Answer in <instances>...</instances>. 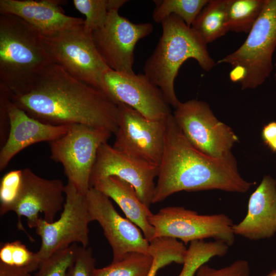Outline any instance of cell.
I'll list each match as a JSON object with an SVG mask.
<instances>
[{"mask_svg": "<svg viewBox=\"0 0 276 276\" xmlns=\"http://www.w3.org/2000/svg\"><path fill=\"white\" fill-rule=\"evenodd\" d=\"M209 0H154L153 20L161 23L171 14L181 19L191 27L195 18Z\"/></svg>", "mask_w": 276, "mask_h": 276, "instance_id": "obj_25", "label": "cell"}, {"mask_svg": "<svg viewBox=\"0 0 276 276\" xmlns=\"http://www.w3.org/2000/svg\"><path fill=\"white\" fill-rule=\"evenodd\" d=\"M274 67L275 68V72H274V80H275V82L276 83V60H275V62L274 63Z\"/></svg>", "mask_w": 276, "mask_h": 276, "instance_id": "obj_40", "label": "cell"}, {"mask_svg": "<svg viewBox=\"0 0 276 276\" xmlns=\"http://www.w3.org/2000/svg\"><path fill=\"white\" fill-rule=\"evenodd\" d=\"M172 115L188 141L207 155L216 157L226 155L239 141L233 130L219 121L204 101L192 99L180 102Z\"/></svg>", "mask_w": 276, "mask_h": 276, "instance_id": "obj_10", "label": "cell"}, {"mask_svg": "<svg viewBox=\"0 0 276 276\" xmlns=\"http://www.w3.org/2000/svg\"><path fill=\"white\" fill-rule=\"evenodd\" d=\"M77 248V246L73 244L54 252L41 262L34 276H65L74 261Z\"/></svg>", "mask_w": 276, "mask_h": 276, "instance_id": "obj_29", "label": "cell"}, {"mask_svg": "<svg viewBox=\"0 0 276 276\" xmlns=\"http://www.w3.org/2000/svg\"><path fill=\"white\" fill-rule=\"evenodd\" d=\"M12 101L30 117L55 126L82 124L115 134L119 104L102 90L77 79L55 63L44 67Z\"/></svg>", "mask_w": 276, "mask_h": 276, "instance_id": "obj_1", "label": "cell"}, {"mask_svg": "<svg viewBox=\"0 0 276 276\" xmlns=\"http://www.w3.org/2000/svg\"><path fill=\"white\" fill-rule=\"evenodd\" d=\"M265 0H227L228 31L248 33L263 10Z\"/></svg>", "mask_w": 276, "mask_h": 276, "instance_id": "obj_22", "label": "cell"}, {"mask_svg": "<svg viewBox=\"0 0 276 276\" xmlns=\"http://www.w3.org/2000/svg\"><path fill=\"white\" fill-rule=\"evenodd\" d=\"M276 49V0H265L263 10L243 43L216 64L241 65L247 72L241 89H255L270 77Z\"/></svg>", "mask_w": 276, "mask_h": 276, "instance_id": "obj_6", "label": "cell"}, {"mask_svg": "<svg viewBox=\"0 0 276 276\" xmlns=\"http://www.w3.org/2000/svg\"><path fill=\"white\" fill-rule=\"evenodd\" d=\"M276 136V122L272 121L265 125L261 132V137L267 146Z\"/></svg>", "mask_w": 276, "mask_h": 276, "instance_id": "obj_34", "label": "cell"}, {"mask_svg": "<svg viewBox=\"0 0 276 276\" xmlns=\"http://www.w3.org/2000/svg\"><path fill=\"white\" fill-rule=\"evenodd\" d=\"M64 186L60 179H45L29 168L23 169L21 190L12 210L17 215L18 229L26 233L21 222V217L27 219L28 226L31 228L36 227L40 219L39 213L43 214L46 221L53 222L63 207Z\"/></svg>", "mask_w": 276, "mask_h": 276, "instance_id": "obj_16", "label": "cell"}, {"mask_svg": "<svg viewBox=\"0 0 276 276\" xmlns=\"http://www.w3.org/2000/svg\"><path fill=\"white\" fill-rule=\"evenodd\" d=\"M247 75L246 69L241 65L232 67L229 73V77L233 82H239L240 84L245 80Z\"/></svg>", "mask_w": 276, "mask_h": 276, "instance_id": "obj_36", "label": "cell"}, {"mask_svg": "<svg viewBox=\"0 0 276 276\" xmlns=\"http://www.w3.org/2000/svg\"><path fill=\"white\" fill-rule=\"evenodd\" d=\"M112 132L82 124L70 125L67 132L49 143L50 158L62 165L68 182L86 195L98 150Z\"/></svg>", "mask_w": 276, "mask_h": 276, "instance_id": "obj_7", "label": "cell"}, {"mask_svg": "<svg viewBox=\"0 0 276 276\" xmlns=\"http://www.w3.org/2000/svg\"><path fill=\"white\" fill-rule=\"evenodd\" d=\"M150 22L134 23L118 11L108 13L105 25L91 33L95 45L106 65L116 72L133 74L134 49L137 42L151 34Z\"/></svg>", "mask_w": 276, "mask_h": 276, "instance_id": "obj_12", "label": "cell"}, {"mask_svg": "<svg viewBox=\"0 0 276 276\" xmlns=\"http://www.w3.org/2000/svg\"><path fill=\"white\" fill-rule=\"evenodd\" d=\"M159 166L135 158L115 149L107 142L98 150L91 176L90 186L104 178L117 177L131 185L147 206L153 203Z\"/></svg>", "mask_w": 276, "mask_h": 276, "instance_id": "obj_15", "label": "cell"}, {"mask_svg": "<svg viewBox=\"0 0 276 276\" xmlns=\"http://www.w3.org/2000/svg\"><path fill=\"white\" fill-rule=\"evenodd\" d=\"M61 0H1L0 14L16 16L34 28L41 35L82 26L81 18L66 15Z\"/></svg>", "mask_w": 276, "mask_h": 276, "instance_id": "obj_19", "label": "cell"}, {"mask_svg": "<svg viewBox=\"0 0 276 276\" xmlns=\"http://www.w3.org/2000/svg\"><path fill=\"white\" fill-rule=\"evenodd\" d=\"M119 106L118 126L112 146L129 156L159 166L164 149L168 118L150 119L128 105L119 104Z\"/></svg>", "mask_w": 276, "mask_h": 276, "instance_id": "obj_11", "label": "cell"}, {"mask_svg": "<svg viewBox=\"0 0 276 276\" xmlns=\"http://www.w3.org/2000/svg\"><path fill=\"white\" fill-rule=\"evenodd\" d=\"M153 258L148 254L133 252L118 262H111L101 268H95L93 276H147Z\"/></svg>", "mask_w": 276, "mask_h": 276, "instance_id": "obj_26", "label": "cell"}, {"mask_svg": "<svg viewBox=\"0 0 276 276\" xmlns=\"http://www.w3.org/2000/svg\"><path fill=\"white\" fill-rule=\"evenodd\" d=\"M107 0H74L75 8L85 16L84 30L90 34L102 28L108 16Z\"/></svg>", "mask_w": 276, "mask_h": 276, "instance_id": "obj_28", "label": "cell"}, {"mask_svg": "<svg viewBox=\"0 0 276 276\" xmlns=\"http://www.w3.org/2000/svg\"><path fill=\"white\" fill-rule=\"evenodd\" d=\"M227 0H209L192 24L205 42L211 43L224 36L227 26Z\"/></svg>", "mask_w": 276, "mask_h": 276, "instance_id": "obj_21", "label": "cell"}, {"mask_svg": "<svg viewBox=\"0 0 276 276\" xmlns=\"http://www.w3.org/2000/svg\"><path fill=\"white\" fill-rule=\"evenodd\" d=\"M195 276H250V267L248 262L243 259L219 269L205 263L199 268Z\"/></svg>", "mask_w": 276, "mask_h": 276, "instance_id": "obj_32", "label": "cell"}, {"mask_svg": "<svg viewBox=\"0 0 276 276\" xmlns=\"http://www.w3.org/2000/svg\"><path fill=\"white\" fill-rule=\"evenodd\" d=\"M229 246L219 241L206 242L195 240L190 243L178 276H195L199 268L216 257H223L228 252Z\"/></svg>", "mask_w": 276, "mask_h": 276, "instance_id": "obj_23", "label": "cell"}, {"mask_svg": "<svg viewBox=\"0 0 276 276\" xmlns=\"http://www.w3.org/2000/svg\"><path fill=\"white\" fill-rule=\"evenodd\" d=\"M0 263L24 269L31 273L38 269L40 265L36 253L30 251L19 240L1 243Z\"/></svg>", "mask_w": 276, "mask_h": 276, "instance_id": "obj_27", "label": "cell"}, {"mask_svg": "<svg viewBox=\"0 0 276 276\" xmlns=\"http://www.w3.org/2000/svg\"><path fill=\"white\" fill-rule=\"evenodd\" d=\"M128 1L126 0H107V7L108 12L114 11H119V10Z\"/></svg>", "mask_w": 276, "mask_h": 276, "instance_id": "obj_37", "label": "cell"}, {"mask_svg": "<svg viewBox=\"0 0 276 276\" xmlns=\"http://www.w3.org/2000/svg\"><path fill=\"white\" fill-rule=\"evenodd\" d=\"M273 152L276 153V136L267 146Z\"/></svg>", "mask_w": 276, "mask_h": 276, "instance_id": "obj_38", "label": "cell"}, {"mask_svg": "<svg viewBox=\"0 0 276 276\" xmlns=\"http://www.w3.org/2000/svg\"><path fill=\"white\" fill-rule=\"evenodd\" d=\"M148 221L154 229V238L170 237L185 244L213 238L229 246L235 242L234 223L226 215H200L181 206H168L152 214Z\"/></svg>", "mask_w": 276, "mask_h": 276, "instance_id": "obj_8", "label": "cell"}, {"mask_svg": "<svg viewBox=\"0 0 276 276\" xmlns=\"http://www.w3.org/2000/svg\"><path fill=\"white\" fill-rule=\"evenodd\" d=\"M22 181V170H15L5 174L0 183V214L12 211L20 194Z\"/></svg>", "mask_w": 276, "mask_h": 276, "instance_id": "obj_30", "label": "cell"}, {"mask_svg": "<svg viewBox=\"0 0 276 276\" xmlns=\"http://www.w3.org/2000/svg\"><path fill=\"white\" fill-rule=\"evenodd\" d=\"M187 248L178 239L159 237L149 242L148 254L152 257L151 268L147 276H156L162 268L176 263L182 264Z\"/></svg>", "mask_w": 276, "mask_h": 276, "instance_id": "obj_24", "label": "cell"}, {"mask_svg": "<svg viewBox=\"0 0 276 276\" xmlns=\"http://www.w3.org/2000/svg\"><path fill=\"white\" fill-rule=\"evenodd\" d=\"M102 83V91L114 102L128 105L149 119H165L172 114L161 89L144 73H121L109 68Z\"/></svg>", "mask_w": 276, "mask_h": 276, "instance_id": "obj_13", "label": "cell"}, {"mask_svg": "<svg viewBox=\"0 0 276 276\" xmlns=\"http://www.w3.org/2000/svg\"><path fill=\"white\" fill-rule=\"evenodd\" d=\"M10 122L6 101L4 85L0 83V147L5 144L9 134Z\"/></svg>", "mask_w": 276, "mask_h": 276, "instance_id": "obj_33", "label": "cell"}, {"mask_svg": "<svg viewBox=\"0 0 276 276\" xmlns=\"http://www.w3.org/2000/svg\"><path fill=\"white\" fill-rule=\"evenodd\" d=\"M265 276H276V270H272L268 274Z\"/></svg>", "mask_w": 276, "mask_h": 276, "instance_id": "obj_39", "label": "cell"}, {"mask_svg": "<svg viewBox=\"0 0 276 276\" xmlns=\"http://www.w3.org/2000/svg\"><path fill=\"white\" fill-rule=\"evenodd\" d=\"M40 37L54 63L77 79L102 90L103 75L109 68L99 53L91 34L85 32L83 25L40 34Z\"/></svg>", "mask_w": 276, "mask_h": 276, "instance_id": "obj_5", "label": "cell"}, {"mask_svg": "<svg viewBox=\"0 0 276 276\" xmlns=\"http://www.w3.org/2000/svg\"><path fill=\"white\" fill-rule=\"evenodd\" d=\"M153 203L180 191L219 190L244 193L254 185L240 174L232 154L207 155L186 138L172 113L167 118L163 154L159 166Z\"/></svg>", "mask_w": 276, "mask_h": 276, "instance_id": "obj_2", "label": "cell"}, {"mask_svg": "<svg viewBox=\"0 0 276 276\" xmlns=\"http://www.w3.org/2000/svg\"><path fill=\"white\" fill-rule=\"evenodd\" d=\"M52 63L34 28L16 16L0 14V82L12 94L24 93Z\"/></svg>", "mask_w": 276, "mask_h": 276, "instance_id": "obj_4", "label": "cell"}, {"mask_svg": "<svg viewBox=\"0 0 276 276\" xmlns=\"http://www.w3.org/2000/svg\"><path fill=\"white\" fill-rule=\"evenodd\" d=\"M95 268L92 249L88 246H77L74 261L65 276H93Z\"/></svg>", "mask_w": 276, "mask_h": 276, "instance_id": "obj_31", "label": "cell"}, {"mask_svg": "<svg viewBox=\"0 0 276 276\" xmlns=\"http://www.w3.org/2000/svg\"><path fill=\"white\" fill-rule=\"evenodd\" d=\"M235 235L250 240L270 238L276 233V180L265 175L250 195L247 214L234 224Z\"/></svg>", "mask_w": 276, "mask_h": 276, "instance_id": "obj_18", "label": "cell"}, {"mask_svg": "<svg viewBox=\"0 0 276 276\" xmlns=\"http://www.w3.org/2000/svg\"><path fill=\"white\" fill-rule=\"evenodd\" d=\"M65 202L59 218L48 222L40 218L35 232L41 239L36 252L40 263L54 252L74 243L87 247L89 244V214L86 195L79 193L67 181L64 186Z\"/></svg>", "mask_w": 276, "mask_h": 276, "instance_id": "obj_9", "label": "cell"}, {"mask_svg": "<svg viewBox=\"0 0 276 276\" xmlns=\"http://www.w3.org/2000/svg\"><path fill=\"white\" fill-rule=\"evenodd\" d=\"M91 187L112 199L126 218L141 230L147 240L150 242L153 239L154 229L148 221L153 213L140 199L131 185L117 177L109 176L99 180Z\"/></svg>", "mask_w": 276, "mask_h": 276, "instance_id": "obj_20", "label": "cell"}, {"mask_svg": "<svg viewBox=\"0 0 276 276\" xmlns=\"http://www.w3.org/2000/svg\"><path fill=\"white\" fill-rule=\"evenodd\" d=\"M0 276H31L27 270L0 263Z\"/></svg>", "mask_w": 276, "mask_h": 276, "instance_id": "obj_35", "label": "cell"}, {"mask_svg": "<svg viewBox=\"0 0 276 276\" xmlns=\"http://www.w3.org/2000/svg\"><path fill=\"white\" fill-rule=\"evenodd\" d=\"M3 84L6 90L10 128L7 140L1 148L0 171H3L13 157L26 147L37 143H50L65 134L70 127V125L46 124L30 117L12 101L10 90Z\"/></svg>", "mask_w": 276, "mask_h": 276, "instance_id": "obj_17", "label": "cell"}, {"mask_svg": "<svg viewBox=\"0 0 276 276\" xmlns=\"http://www.w3.org/2000/svg\"><path fill=\"white\" fill-rule=\"evenodd\" d=\"M86 197L92 221L99 223L111 247L112 262L123 260L130 252L148 254L149 242L141 230L118 213L108 197L93 187Z\"/></svg>", "mask_w": 276, "mask_h": 276, "instance_id": "obj_14", "label": "cell"}, {"mask_svg": "<svg viewBox=\"0 0 276 276\" xmlns=\"http://www.w3.org/2000/svg\"><path fill=\"white\" fill-rule=\"evenodd\" d=\"M160 24L162 35L147 59L143 71L148 79L161 89L170 105L175 108L180 102L175 94L174 81L183 62L194 59L206 72L216 64L201 37L179 17L171 14Z\"/></svg>", "mask_w": 276, "mask_h": 276, "instance_id": "obj_3", "label": "cell"}]
</instances>
